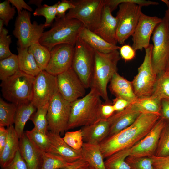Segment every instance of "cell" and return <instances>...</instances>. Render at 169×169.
Wrapping results in <instances>:
<instances>
[{
  "mask_svg": "<svg viewBox=\"0 0 169 169\" xmlns=\"http://www.w3.org/2000/svg\"><path fill=\"white\" fill-rule=\"evenodd\" d=\"M160 117L154 114L142 113L130 126L107 137L100 144L104 158L131 148L149 133Z\"/></svg>",
  "mask_w": 169,
  "mask_h": 169,
  "instance_id": "6da1fadb",
  "label": "cell"
},
{
  "mask_svg": "<svg viewBox=\"0 0 169 169\" xmlns=\"http://www.w3.org/2000/svg\"><path fill=\"white\" fill-rule=\"evenodd\" d=\"M158 2L145 0H108L107 5L114 11L119 6L116 16L118 21L116 33L118 43L123 44L132 36L138 23L142 6L157 5Z\"/></svg>",
  "mask_w": 169,
  "mask_h": 169,
  "instance_id": "7a4b0ae2",
  "label": "cell"
},
{
  "mask_svg": "<svg viewBox=\"0 0 169 169\" xmlns=\"http://www.w3.org/2000/svg\"><path fill=\"white\" fill-rule=\"evenodd\" d=\"M84 27L79 20L68 18L66 15L60 18L57 17L51 28L43 33L39 42L50 51L59 44L75 46L80 32Z\"/></svg>",
  "mask_w": 169,
  "mask_h": 169,
  "instance_id": "3957f363",
  "label": "cell"
},
{
  "mask_svg": "<svg viewBox=\"0 0 169 169\" xmlns=\"http://www.w3.org/2000/svg\"><path fill=\"white\" fill-rule=\"evenodd\" d=\"M100 98L95 90L91 89L86 95L71 103L67 130L90 125L100 119Z\"/></svg>",
  "mask_w": 169,
  "mask_h": 169,
  "instance_id": "277c9868",
  "label": "cell"
},
{
  "mask_svg": "<svg viewBox=\"0 0 169 169\" xmlns=\"http://www.w3.org/2000/svg\"><path fill=\"white\" fill-rule=\"evenodd\" d=\"M116 50L105 53L95 50L94 72L90 88L95 90L105 101H110L107 86L113 75L117 72V64L121 58Z\"/></svg>",
  "mask_w": 169,
  "mask_h": 169,
  "instance_id": "5b68a950",
  "label": "cell"
},
{
  "mask_svg": "<svg viewBox=\"0 0 169 169\" xmlns=\"http://www.w3.org/2000/svg\"><path fill=\"white\" fill-rule=\"evenodd\" d=\"M35 77L20 70L1 81V91L3 97L17 105L32 101Z\"/></svg>",
  "mask_w": 169,
  "mask_h": 169,
  "instance_id": "8992f818",
  "label": "cell"
},
{
  "mask_svg": "<svg viewBox=\"0 0 169 169\" xmlns=\"http://www.w3.org/2000/svg\"><path fill=\"white\" fill-rule=\"evenodd\" d=\"M152 34V64L153 71L158 76L166 70L169 61V23L165 16Z\"/></svg>",
  "mask_w": 169,
  "mask_h": 169,
  "instance_id": "52a82bcc",
  "label": "cell"
},
{
  "mask_svg": "<svg viewBox=\"0 0 169 169\" xmlns=\"http://www.w3.org/2000/svg\"><path fill=\"white\" fill-rule=\"evenodd\" d=\"M95 50L80 37L74 46L72 68L86 88H90L95 64Z\"/></svg>",
  "mask_w": 169,
  "mask_h": 169,
  "instance_id": "ba28073f",
  "label": "cell"
},
{
  "mask_svg": "<svg viewBox=\"0 0 169 169\" xmlns=\"http://www.w3.org/2000/svg\"><path fill=\"white\" fill-rule=\"evenodd\" d=\"M75 7L66 14L69 18L76 19L84 27L94 32L99 25L104 0H72Z\"/></svg>",
  "mask_w": 169,
  "mask_h": 169,
  "instance_id": "9c48e42d",
  "label": "cell"
},
{
  "mask_svg": "<svg viewBox=\"0 0 169 169\" xmlns=\"http://www.w3.org/2000/svg\"><path fill=\"white\" fill-rule=\"evenodd\" d=\"M31 14L23 10L18 14L15 23L13 33L18 39V47L28 48L33 44L39 42L43 33L44 24H38L36 21H31Z\"/></svg>",
  "mask_w": 169,
  "mask_h": 169,
  "instance_id": "30bf717a",
  "label": "cell"
},
{
  "mask_svg": "<svg viewBox=\"0 0 169 169\" xmlns=\"http://www.w3.org/2000/svg\"><path fill=\"white\" fill-rule=\"evenodd\" d=\"M153 44L145 49L143 63L138 68V73L131 81L135 95L138 98L152 95L156 85L157 76L154 72L152 66L151 55Z\"/></svg>",
  "mask_w": 169,
  "mask_h": 169,
  "instance_id": "8fae6325",
  "label": "cell"
},
{
  "mask_svg": "<svg viewBox=\"0 0 169 169\" xmlns=\"http://www.w3.org/2000/svg\"><path fill=\"white\" fill-rule=\"evenodd\" d=\"M71 108V103L65 100L58 90L49 102L47 117L49 131L60 134L67 130Z\"/></svg>",
  "mask_w": 169,
  "mask_h": 169,
  "instance_id": "7c38bea8",
  "label": "cell"
},
{
  "mask_svg": "<svg viewBox=\"0 0 169 169\" xmlns=\"http://www.w3.org/2000/svg\"><path fill=\"white\" fill-rule=\"evenodd\" d=\"M58 90L56 76L41 70L35 77L31 102L37 109L49 103Z\"/></svg>",
  "mask_w": 169,
  "mask_h": 169,
  "instance_id": "4fadbf2b",
  "label": "cell"
},
{
  "mask_svg": "<svg viewBox=\"0 0 169 169\" xmlns=\"http://www.w3.org/2000/svg\"><path fill=\"white\" fill-rule=\"evenodd\" d=\"M56 78L58 91L68 101L71 103L85 96L86 88L72 67Z\"/></svg>",
  "mask_w": 169,
  "mask_h": 169,
  "instance_id": "5bb4252c",
  "label": "cell"
},
{
  "mask_svg": "<svg viewBox=\"0 0 169 169\" xmlns=\"http://www.w3.org/2000/svg\"><path fill=\"white\" fill-rule=\"evenodd\" d=\"M166 122V120L160 117L149 133L130 148L129 156L140 157L155 155L161 132Z\"/></svg>",
  "mask_w": 169,
  "mask_h": 169,
  "instance_id": "9a60e30c",
  "label": "cell"
},
{
  "mask_svg": "<svg viewBox=\"0 0 169 169\" xmlns=\"http://www.w3.org/2000/svg\"><path fill=\"white\" fill-rule=\"evenodd\" d=\"M74 51V46L71 44L55 46L50 51V58L45 70L57 76L71 68Z\"/></svg>",
  "mask_w": 169,
  "mask_h": 169,
  "instance_id": "2e32d148",
  "label": "cell"
},
{
  "mask_svg": "<svg viewBox=\"0 0 169 169\" xmlns=\"http://www.w3.org/2000/svg\"><path fill=\"white\" fill-rule=\"evenodd\" d=\"M156 16L141 13L138 23L132 35V47L136 51L145 49L150 45L151 36L156 26L162 21Z\"/></svg>",
  "mask_w": 169,
  "mask_h": 169,
  "instance_id": "e0dca14e",
  "label": "cell"
},
{
  "mask_svg": "<svg viewBox=\"0 0 169 169\" xmlns=\"http://www.w3.org/2000/svg\"><path fill=\"white\" fill-rule=\"evenodd\" d=\"M141 113L136 105L132 103L122 111L114 113L108 119L110 125L108 137L113 136L130 126Z\"/></svg>",
  "mask_w": 169,
  "mask_h": 169,
  "instance_id": "ac0fdd59",
  "label": "cell"
},
{
  "mask_svg": "<svg viewBox=\"0 0 169 169\" xmlns=\"http://www.w3.org/2000/svg\"><path fill=\"white\" fill-rule=\"evenodd\" d=\"M46 134L50 144L49 152L60 156L69 163L82 159L81 149L76 150L71 148L59 134L48 131Z\"/></svg>",
  "mask_w": 169,
  "mask_h": 169,
  "instance_id": "d6986e66",
  "label": "cell"
},
{
  "mask_svg": "<svg viewBox=\"0 0 169 169\" xmlns=\"http://www.w3.org/2000/svg\"><path fill=\"white\" fill-rule=\"evenodd\" d=\"M112 12L109 7L104 5L99 25L94 32L108 42L116 45L118 21L116 17L112 15Z\"/></svg>",
  "mask_w": 169,
  "mask_h": 169,
  "instance_id": "ffe728a7",
  "label": "cell"
},
{
  "mask_svg": "<svg viewBox=\"0 0 169 169\" xmlns=\"http://www.w3.org/2000/svg\"><path fill=\"white\" fill-rule=\"evenodd\" d=\"M110 129L108 119H100L94 123L82 127L84 142L100 144L108 136Z\"/></svg>",
  "mask_w": 169,
  "mask_h": 169,
  "instance_id": "44dd1931",
  "label": "cell"
},
{
  "mask_svg": "<svg viewBox=\"0 0 169 169\" xmlns=\"http://www.w3.org/2000/svg\"><path fill=\"white\" fill-rule=\"evenodd\" d=\"M111 93L116 97L125 100L131 103L137 99L134 93L131 82L115 73L113 76L109 86Z\"/></svg>",
  "mask_w": 169,
  "mask_h": 169,
  "instance_id": "7402d4cb",
  "label": "cell"
},
{
  "mask_svg": "<svg viewBox=\"0 0 169 169\" xmlns=\"http://www.w3.org/2000/svg\"><path fill=\"white\" fill-rule=\"evenodd\" d=\"M8 133L4 149L0 154V165L2 169L8 165L13 161L19 150V138L13 125L7 128Z\"/></svg>",
  "mask_w": 169,
  "mask_h": 169,
  "instance_id": "603a6c76",
  "label": "cell"
},
{
  "mask_svg": "<svg viewBox=\"0 0 169 169\" xmlns=\"http://www.w3.org/2000/svg\"><path fill=\"white\" fill-rule=\"evenodd\" d=\"M19 151L28 169H38L41 154L29 141L25 133L19 138Z\"/></svg>",
  "mask_w": 169,
  "mask_h": 169,
  "instance_id": "cb8c5ba5",
  "label": "cell"
},
{
  "mask_svg": "<svg viewBox=\"0 0 169 169\" xmlns=\"http://www.w3.org/2000/svg\"><path fill=\"white\" fill-rule=\"evenodd\" d=\"M79 37L94 49L107 53L119 49L120 47L112 44L104 39L94 32L84 27L81 30Z\"/></svg>",
  "mask_w": 169,
  "mask_h": 169,
  "instance_id": "d4e9b609",
  "label": "cell"
},
{
  "mask_svg": "<svg viewBox=\"0 0 169 169\" xmlns=\"http://www.w3.org/2000/svg\"><path fill=\"white\" fill-rule=\"evenodd\" d=\"M82 159L95 169H106L100 144L84 142L81 149Z\"/></svg>",
  "mask_w": 169,
  "mask_h": 169,
  "instance_id": "484cf974",
  "label": "cell"
},
{
  "mask_svg": "<svg viewBox=\"0 0 169 169\" xmlns=\"http://www.w3.org/2000/svg\"><path fill=\"white\" fill-rule=\"evenodd\" d=\"M36 109L37 108L31 101L17 105L14 127L19 138L24 133V129L25 125L36 112Z\"/></svg>",
  "mask_w": 169,
  "mask_h": 169,
  "instance_id": "4316f807",
  "label": "cell"
},
{
  "mask_svg": "<svg viewBox=\"0 0 169 169\" xmlns=\"http://www.w3.org/2000/svg\"><path fill=\"white\" fill-rule=\"evenodd\" d=\"M19 70L28 75L35 77L41 71L28 48L17 47Z\"/></svg>",
  "mask_w": 169,
  "mask_h": 169,
  "instance_id": "83f0119b",
  "label": "cell"
},
{
  "mask_svg": "<svg viewBox=\"0 0 169 169\" xmlns=\"http://www.w3.org/2000/svg\"><path fill=\"white\" fill-rule=\"evenodd\" d=\"M25 133L31 143L40 153L49 152L50 144L46 134H44L33 128L27 130Z\"/></svg>",
  "mask_w": 169,
  "mask_h": 169,
  "instance_id": "f1b7e54d",
  "label": "cell"
},
{
  "mask_svg": "<svg viewBox=\"0 0 169 169\" xmlns=\"http://www.w3.org/2000/svg\"><path fill=\"white\" fill-rule=\"evenodd\" d=\"M41 70H45L51 57L50 51L39 43L33 44L28 48Z\"/></svg>",
  "mask_w": 169,
  "mask_h": 169,
  "instance_id": "f546056e",
  "label": "cell"
},
{
  "mask_svg": "<svg viewBox=\"0 0 169 169\" xmlns=\"http://www.w3.org/2000/svg\"><path fill=\"white\" fill-rule=\"evenodd\" d=\"M133 103L141 113H151L161 116V101L153 96L138 98Z\"/></svg>",
  "mask_w": 169,
  "mask_h": 169,
  "instance_id": "4dcf8cb0",
  "label": "cell"
},
{
  "mask_svg": "<svg viewBox=\"0 0 169 169\" xmlns=\"http://www.w3.org/2000/svg\"><path fill=\"white\" fill-rule=\"evenodd\" d=\"M17 105L0 98V126L7 127L14 123Z\"/></svg>",
  "mask_w": 169,
  "mask_h": 169,
  "instance_id": "1f68e13d",
  "label": "cell"
},
{
  "mask_svg": "<svg viewBox=\"0 0 169 169\" xmlns=\"http://www.w3.org/2000/svg\"><path fill=\"white\" fill-rule=\"evenodd\" d=\"M130 148L118 151L106 158L105 163L106 169H131L125 161L129 155Z\"/></svg>",
  "mask_w": 169,
  "mask_h": 169,
  "instance_id": "d6a6232c",
  "label": "cell"
},
{
  "mask_svg": "<svg viewBox=\"0 0 169 169\" xmlns=\"http://www.w3.org/2000/svg\"><path fill=\"white\" fill-rule=\"evenodd\" d=\"M19 70L18 56L13 54L0 61V79L4 80Z\"/></svg>",
  "mask_w": 169,
  "mask_h": 169,
  "instance_id": "836d02e7",
  "label": "cell"
},
{
  "mask_svg": "<svg viewBox=\"0 0 169 169\" xmlns=\"http://www.w3.org/2000/svg\"><path fill=\"white\" fill-rule=\"evenodd\" d=\"M161 101L169 99V71L167 70L157 76V79L152 95Z\"/></svg>",
  "mask_w": 169,
  "mask_h": 169,
  "instance_id": "e575fe53",
  "label": "cell"
},
{
  "mask_svg": "<svg viewBox=\"0 0 169 169\" xmlns=\"http://www.w3.org/2000/svg\"><path fill=\"white\" fill-rule=\"evenodd\" d=\"M41 155L42 164L40 169H62L71 163L67 162L60 156L52 153L43 152Z\"/></svg>",
  "mask_w": 169,
  "mask_h": 169,
  "instance_id": "d590c367",
  "label": "cell"
},
{
  "mask_svg": "<svg viewBox=\"0 0 169 169\" xmlns=\"http://www.w3.org/2000/svg\"><path fill=\"white\" fill-rule=\"evenodd\" d=\"M49 103L37 108V111L30 119L34 125V127L38 131L46 134L48 129L47 113Z\"/></svg>",
  "mask_w": 169,
  "mask_h": 169,
  "instance_id": "8d00e7d4",
  "label": "cell"
},
{
  "mask_svg": "<svg viewBox=\"0 0 169 169\" xmlns=\"http://www.w3.org/2000/svg\"><path fill=\"white\" fill-rule=\"evenodd\" d=\"M58 2L54 4L49 6L44 4L38 7L33 13L34 16H43L46 19L44 24L45 27L51 26L54 20L57 18L56 8Z\"/></svg>",
  "mask_w": 169,
  "mask_h": 169,
  "instance_id": "74e56055",
  "label": "cell"
},
{
  "mask_svg": "<svg viewBox=\"0 0 169 169\" xmlns=\"http://www.w3.org/2000/svg\"><path fill=\"white\" fill-rule=\"evenodd\" d=\"M169 155V121L161 132L155 156H164Z\"/></svg>",
  "mask_w": 169,
  "mask_h": 169,
  "instance_id": "f35d334b",
  "label": "cell"
},
{
  "mask_svg": "<svg viewBox=\"0 0 169 169\" xmlns=\"http://www.w3.org/2000/svg\"><path fill=\"white\" fill-rule=\"evenodd\" d=\"M63 138L69 146L76 150H81L84 143L81 129L66 132Z\"/></svg>",
  "mask_w": 169,
  "mask_h": 169,
  "instance_id": "ab89813d",
  "label": "cell"
},
{
  "mask_svg": "<svg viewBox=\"0 0 169 169\" xmlns=\"http://www.w3.org/2000/svg\"><path fill=\"white\" fill-rule=\"evenodd\" d=\"M125 161L131 169H155L150 157H135L128 156Z\"/></svg>",
  "mask_w": 169,
  "mask_h": 169,
  "instance_id": "60d3db41",
  "label": "cell"
},
{
  "mask_svg": "<svg viewBox=\"0 0 169 169\" xmlns=\"http://www.w3.org/2000/svg\"><path fill=\"white\" fill-rule=\"evenodd\" d=\"M8 31L3 28L0 32V60L6 58L13 54L9 46L12 42L11 38L8 35Z\"/></svg>",
  "mask_w": 169,
  "mask_h": 169,
  "instance_id": "b9f144b4",
  "label": "cell"
},
{
  "mask_svg": "<svg viewBox=\"0 0 169 169\" xmlns=\"http://www.w3.org/2000/svg\"><path fill=\"white\" fill-rule=\"evenodd\" d=\"M10 3L9 0L4 1L0 3V19L3 20L6 26L13 19L16 12L15 7H11Z\"/></svg>",
  "mask_w": 169,
  "mask_h": 169,
  "instance_id": "7bdbcfd3",
  "label": "cell"
},
{
  "mask_svg": "<svg viewBox=\"0 0 169 169\" xmlns=\"http://www.w3.org/2000/svg\"><path fill=\"white\" fill-rule=\"evenodd\" d=\"M75 7L72 0H62L58 2L56 8L57 17L60 18L65 15V12L68 10Z\"/></svg>",
  "mask_w": 169,
  "mask_h": 169,
  "instance_id": "ee69618b",
  "label": "cell"
},
{
  "mask_svg": "<svg viewBox=\"0 0 169 169\" xmlns=\"http://www.w3.org/2000/svg\"><path fill=\"white\" fill-rule=\"evenodd\" d=\"M155 169H169V155L159 156L150 157Z\"/></svg>",
  "mask_w": 169,
  "mask_h": 169,
  "instance_id": "f6af8a7d",
  "label": "cell"
},
{
  "mask_svg": "<svg viewBox=\"0 0 169 169\" xmlns=\"http://www.w3.org/2000/svg\"><path fill=\"white\" fill-rule=\"evenodd\" d=\"M2 169H28V168L18 150L12 162Z\"/></svg>",
  "mask_w": 169,
  "mask_h": 169,
  "instance_id": "bcb514c9",
  "label": "cell"
},
{
  "mask_svg": "<svg viewBox=\"0 0 169 169\" xmlns=\"http://www.w3.org/2000/svg\"><path fill=\"white\" fill-rule=\"evenodd\" d=\"M112 103L110 101L101 104L100 109L101 119L107 120L115 112Z\"/></svg>",
  "mask_w": 169,
  "mask_h": 169,
  "instance_id": "7dc6e473",
  "label": "cell"
},
{
  "mask_svg": "<svg viewBox=\"0 0 169 169\" xmlns=\"http://www.w3.org/2000/svg\"><path fill=\"white\" fill-rule=\"evenodd\" d=\"M119 49L120 56L125 61H130L135 57L136 51L129 44L122 45Z\"/></svg>",
  "mask_w": 169,
  "mask_h": 169,
  "instance_id": "c3c4849f",
  "label": "cell"
},
{
  "mask_svg": "<svg viewBox=\"0 0 169 169\" xmlns=\"http://www.w3.org/2000/svg\"><path fill=\"white\" fill-rule=\"evenodd\" d=\"M112 103L115 112H116L122 111L131 104L129 101L119 97L114 99Z\"/></svg>",
  "mask_w": 169,
  "mask_h": 169,
  "instance_id": "681fc988",
  "label": "cell"
},
{
  "mask_svg": "<svg viewBox=\"0 0 169 169\" xmlns=\"http://www.w3.org/2000/svg\"><path fill=\"white\" fill-rule=\"evenodd\" d=\"M9 1L10 3L17 8L18 14L23 10V8L30 12L33 11L32 8L23 0H9Z\"/></svg>",
  "mask_w": 169,
  "mask_h": 169,
  "instance_id": "f907efd6",
  "label": "cell"
},
{
  "mask_svg": "<svg viewBox=\"0 0 169 169\" xmlns=\"http://www.w3.org/2000/svg\"><path fill=\"white\" fill-rule=\"evenodd\" d=\"M161 117L169 120V99H163L161 101Z\"/></svg>",
  "mask_w": 169,
  "mask_h": 169,
  "instance_id": "816d5d0a",
  "label": "cell"
},
{
  "mask_svg": "<svg viewBox=\"0 0 169 169\" xmlns=\"http://www.w3.org/2000/svg\"><path fill=\"white\" fill-rule=\"evenodd\" d=\"M8 130L4 127L0 126V154L2 152L6 144L8 136Z\"/></svg>",
  "mask_w": 169,
  "mask_h": 169,
  "instance_id": "f5cc1de1",
  "label": "cell"
},
{
  "mask_svg": "<svg viewBox=\"0 0 169 169\" xmlns=\"http://www.w3.org/2000/svg\"><path fill=\"white\" fill-rule=\"evenodd\" d=\"M88 164L84 160L80 159L71 163L70 165L63 168L59 169H78Z\"/></svg>",
  "mask_w": 169,
  "mask_h": 169,
  "instance_id": "db71d44e",
  "label": "cell"
},
{
  "mask_svg": "<svg viewBox=\"0 0 169 169\" xmlns=\"http://www.w3.org/2000/svg\"><path fill=\"white\" fill-rule=\"evenodd\" d=\"M42 0H30L28 3L30 4H34L38 6V7H39L42 5L41 3Z\"/></svg>",
  "mask_w": 169,
  "mask_h": 169,
  "instance_id": "11a10c76",
  "label": "cell"
},
{
  "mask_svg": "<svg viewBox=\"0 0 169 169\" xmlns=\"http://www.w3.org/2000/svg\"><path fill=\"white\" fill-rule=\"evenodd\" d=\"M5 25L4 21L3 20L0 19V32H1L3 28V25Z\"/></svg>",
  "mask_w": 169,
  "mask_h": 169,
  "instance_id": "9f6ffc18",
  "label": "cell"
},
{
  "mask_svg": "<svg viewBox=\"0 0 169 169\" xmlns=\"http://www.w3.org/2000/svg\"><path fill=\"white\" fill-rule=\"evenodd\" d=\"M165 16L167 18L169 23V8L166 11Z\"/></svg>",
  "mask_w": 169,
  "mask_h": 169,
  "instance_id": "6f0895ef",
  "label": "cell"
},
{
  "mask_svg": "<svg viewBox=\"0 0 169 169\" xmlns=\"http://www.w3.org/2000/svg\"><path fill=\"white\" fill-rule=\"evenodd\" d=\"M162 2L165 3L167 6L168 8H169V1L167 0H162Z\"/></svg>",
  "mask_w": 169,
  "mask_h": 169,
  "instance_id": "680465c9",
  "label": "cell"
},
{
  "mask_svg": "<svg viewBox=\"0 0 169 169\" xmlns=\"http://www.w3.org/2000/svg\"><path fill=\"white\" fill-rule=\"evenodd\" d=\"M85 169H95L92 167L90 166L89 165L86 166Z\"/></svg>",
  "mask_w": 169,
  "mask_h": 169,
  "instance_id": "91938a15",
  "label": "cell"
},
{
  "mask_svg": "<svg viewBox=\"0 0 169 169\" xmlns=\"http://www.w3.org/2000/svg\"><path fill=\"white\" fill-rule=\"evenodd\" d=\"M89 164H88L87 165H86L85 166H82L79 168L78 169H85L86 166L88 165Z\"/></svg>",
  "mask_w": 169,
  "mask_h": 169,
  "instance_id": "94428289",
  "label": "cell"
},
{
  "mask_svg": "<svg viewBox=\"0 0 169 169\" xmlns=\"http://www.w3.org/2000/svg\"><path fill=\"white\" fill-rule=\"evenodd\" d=\"M166 70H167L169 71V61L167 65Z\"/></svg>",
  "mask_w": 169,
  "mask_h": 169,
  "instance_id": "6125c7cd",
  "label": "cell"
}]
</instances>
